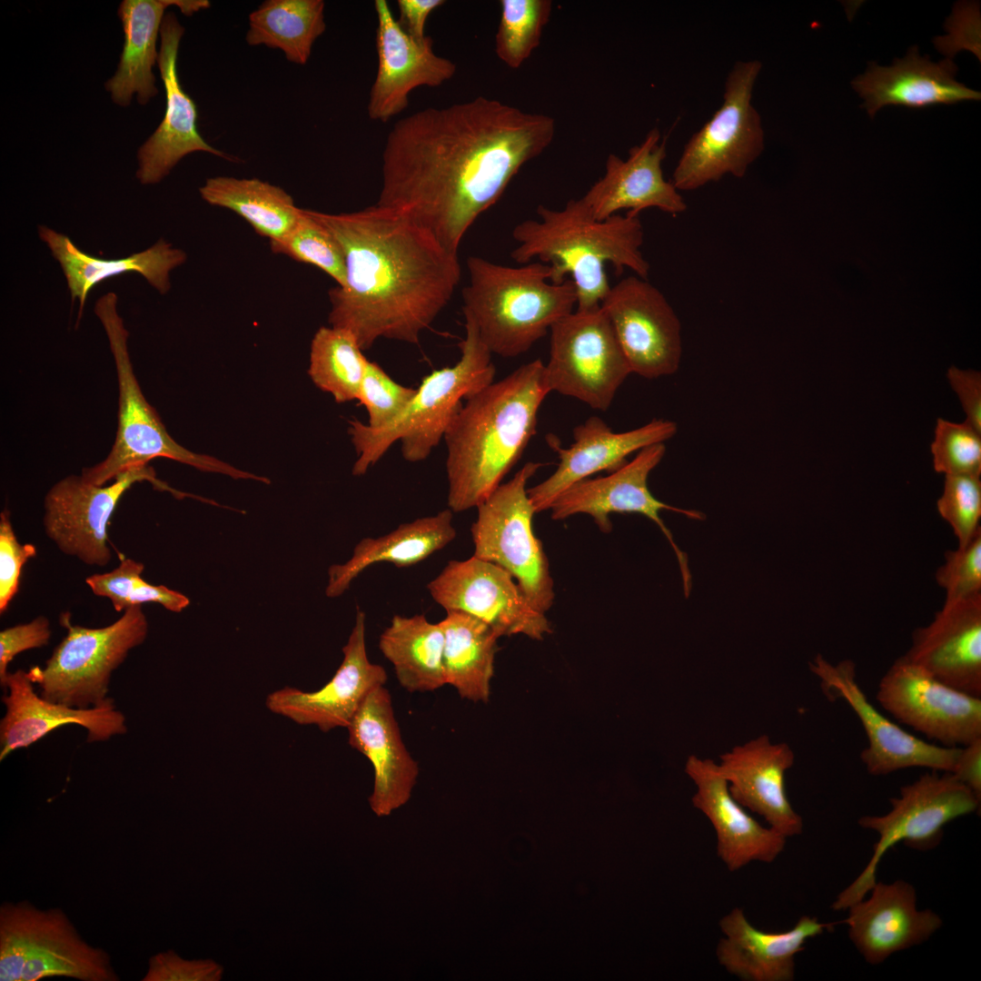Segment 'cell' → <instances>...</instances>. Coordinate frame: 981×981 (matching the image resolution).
Wrapping results in <instances>:
<instances>
[{
	"instance_id": "9c48e42d",
	"label": "cell",
	"mask_w": 981,
	"mask_h": 981,
	"mask_svg": "<svg viewBox=\"0 0 981 981\" xmlns=\"http://www.w3.org/2000/svg\"><path fill=\"white\" fill-rule=\"evenodd\" d=\"M66 976L115 981L107 953L89 946L59 909L39 910L28 902L0 908V979L36 981Z\"/></svg>"
},
{
	"instance_id": "d4e9b609",
	"label": "cell",
	"mask_w": 981,
	"mask_h": 981,
	"mask_svg": "<svg viewBox=\"0 0 981 981\" xmlns=\"http://www.w3.org/2000/svg\"><path fill=\"white\" fill-rule=\"evenodd\" d=\"M685 772L696 786L692 805L710 821L718 856L729 871L754 861L771 863L781 854L787 837L761 825L733 798L717 762L691 755Z\"/></svg>"
},
{
	"instance_id": "8fae6325",
	"label": "cell",
	"mask_w": 981,
	"mask_h": 981,
	"mask_svg": "<svg viewBox=\"0 0 981 981\" xmlns=\"http://www.w3.org/2000/svg\"><path fill=\"white\" fill-rule=\"evenodd\" d=\"M540 462L525 463L501 483L477 509L471 527L473 556L508 571L530 604L546 613L553 605L554 582L542 543L533 530L536 512L527 484Z\"/></svg>"
},
{
	"instance_id": "ba28073f",
	"label": "cell",
	"mask_w": 981,
	"mask_h": 981,
	"mask_svg": "<svg viewBox=\"0 0 981 981\" xmlns=\"http://www.w3.org/2000/svg\"><path fill=\"white\" fill-rule=\"evenodd\" d=\"M60 623L67 633L45 666L29 670L44 699L75 708H94L107 700L113 672L131 649L147 637L149 625L142 605L127 608L114 623L103 628L73 625L69 613Z\"/></svg>"
},
{
	"instance_id": "c3c4849f",
	"label": "cell",
	"mask_w": 981,
	"mask_h": 981,
	"mask_svg": "<svg viewBox=\"0 0 981 981\" xmlns=\"http://www.w3.org/2000/svg\"><path fill=\"white\" fill-rule=\"evenodd\" d=\"M36 555L35 545L21 544L15 534L10 513L0 514V613H4L19 589L24 564Z\"/></svg>"
},
{
	"instance_id": "5b68a950",
	"label": "cell",
	"mask_w": 981,
	"mask_h": 981,
	"mask_svg": "<svg viewBox=\"0 0 981 981\" xmlns=\"http://www.w3.org/2000/svg\"><path fill=\"white\" fill-rule=\"evenodd\" d=\"M467 269L463 315L492 354L512 358L525 353L576 309L573 282H552L547 263L507 266L470 256Z\"/></svg>"
},
{
	"instance_id": "7402d4cb",
	"label": "cell",
	"mask_w": 981,
	"mask_h": 981,
	"mask_svg": "<svg viewBox=\"0 0 981 981\" xmlns=\"http://www.w3.org/2000/svg\"><path fill=\"white\" fill-rule=\"evenodd\" d=\"M184 28L173 12L165 14L160 30L157 65L166 95L164 116L138 151L136 177L143 184L162 181L187 154L194 152L236 162L238 158L210 145L197 129V107L183 89L177 74L179 45Z\"/></svg>"
},
{
	"instance_id": "ee69618b",
	"label": "cell",
	"mask_w": 981,
	"mask_h": 981,
	"mask_svg": "<svg viewBox=\"0 0 981 981\" xmlns=\"http://www.w3.org/2000/svg\"><path fill=\"white\" fill-rule=\"evenodd\" d=\"M931 452L933 467L938 473L981 474V432L966 421L956 423L938 418Z\"/></svg>"
},
{
	"instance_id": "b9f144b4",
	"label": "cell",
	"mask_w": 981,
	"mask_h": 981,
	"mask_svg": "<svg viewBox=\"0 0 981 981\" xmlns=\"http://www.w3.org/2000/svg\"><path fill=\"white\" fill-rule=\"evenodd\" d=\"M144 566L133 559H123L111 571L94 574L85 582L92 592L110 600L117 612L143 603H159L173 612H181L189 599L164 585H153L142 578Z\"/></svg>"
},
{
	"instance_id": "ffe728a7",
	"label": "cell",
	"mask_w": 981,
	"mask_h": 981,
	"mask_svg": "<svg viewBox=\"0 0 981 981\" xmlns=\"http://www.w3.org/2000/svg\"><path fill=\"white\" fill-rule=\"evenodd\" d=\"M378 68L367 105L371 120L388 122L409 104L410 93L420 86L437 87L456 72L451 60L436 54L432 39H416L399 25L386 0H376Z\"/></svg>"
},
{
	"instance_id": "ac0fdd59",
	"label": "cell",
	"mask_w": 981,
	"mask_h": 981,
	"mask_svg": "<svg viewBox=\"0 0 981 981\" xmlns=\"http://www.w3.org/2000/svg\"><path fill=\"white\" fill-rule=\"evenodd\" d=\"M631 373L656 379L675 373L682 354L681 324L664 294L648 279L626 277L600 302Z\"/></svg>"
},
{
	"instance_id": "e0dca14e",
	"label": "cell",
	"mask_w": 981,
	"mask_h": 981,
	"mask_svg": "<svg viewBox=\"0 0 981 981\" xmlns=\"http://www.w3.org/2000/svg\"><path fill=\"white\" fill-rule=\"evenodd\" d=\"M432 600L446 611H461L489 625L499 636L542 639L551 632L545 613L529 601L501 567L471 556L450 560L428 585Z\"/></svg>"
},
{
	"instance_id": "4dcf8cb0",
	"label": "cell",
	"mask_w": 981,
	"mask_h": 981,
	"mask_svg": "<svg viewBox=\"0 0 981 981\" xmlns=\"http://www.w3.org/2000/svg\"><path fill=\"white\" fill-rule=\"evenodd\" d=\"M835 923L801 917L792 928L768 932L748 922L742 909L735 907L719 921L724 936L716 954L725 969L746 981H791L796 956L808 939L830 932Z\"/></svg>"
},
{
	"instance_id": "d6a6232c",
	"label": "cell",
	"mask_w": 981,
	"mask_h": 981,
	"mask_svg": "<svg viewBox=\"0 0 981 981\" xmlns=\"http://www.w3.org/2000/svg\"><path fill=\"white\" fill-rule=\"evenodd\" d=\"M38 235L59 263L72 302H79L81 319L89 292L101 282L129 272L141 274L161 294L171 289L170 272L187 260L184 251L164 239L143 252L118 259H102L80 250L65 234L46 225L38 226Z\"/></svg>"
},
{
	"instance_id": "ab89813d",
	"label": "cell",
	"mask_w": 981,
	"mask_h": 981,
	"mask_svg": "<svg viewBox=\"0 0 981 981\" xmlns=\"http://www.w3.org/2000/svg\"><path fill=\"white\" fill-rule=\"evenodd\" d=\"M362 352L350 331L322 326L311 342L310 378L338 403L357 400L369 362Z\"/></svg>"
},
{
	"instance_id": "8d00e7d4",
	"label": "cell",
	"mask_w": 981,
	"mask_h": 981,
	"mask_svg": "<svg viewBox=\"0 0 981 981\" xmlns=\"http://www.w3.org/2000/svg\"><path fill=\"white\" fill-rule=\"evenodd\" d=\"M444 635L440 623L424 615H395L379 639V649L392 664L397 680L411 693L434 691L446 685Z\"/></svg>"
},
{
	"instance_id": "7c38bea8",
	"label": "cell",
	"mask_w": 981,
	"mask_h": 981,
	"mask_svg": "<svg viewBox=\"0 0 981 981\" xmlns=\"http://www.w3.org/2000/svg\"><path fill=\"white\" fill-rule=\"evenodd\" d=\"M758 60L738 61L730 70L723 104L686 144L671 183L678 191H692L727 174L742 178L764 150L761 118L752 104Z\"/></svg>"
},
{
	"instance_id": "1f68e13d",
	"label": "cell",
	"mask_w": 981,
	"mask_h": 981,
	"mask_svg": "<svg viewBox=\"0 0 981 981\" xmlns=\"http://www.w3.org/2000/svg\"><path fill=\"white\" fill-rule=\"evenodd\" d=\"M957 67L946 59L938 63L921 56L917 46L891 66L874 62L853 82V88L864 98L865 107L873 117L887 105L924 108L937 104H954L980 100V93L967 88L955 78Z\"/></svg>"
},
{
	"instance_id": "7dc6e473",
	"label": "cell",
	"mask_w": 981,
	"mask_h": 981,
	"mask_svg": "<svg viewBox=\"0 0 981 981\" xmlns=\"http://www.w3.org/2000/svg\"><path fill=\"white\" fill-rule=\"evenodd\" d=\"M935 578L945 590V603L981 593V530L966 545L945 553Z\"/></svg>"
},
{
	"instance_id": "60d3db41",
	"label": "cell",
	"mask_w": 981,
	"mask_h": 981,
	"mask_svg": "<svg viewBox=\"0 0 981 981\" xmlns=\"http://www.w3.org/2000/svg\"><path fill=\"white\" fill-rule=\"evenodd\" d=\"M495 52L507 66L519 68L539 46L551 11L550 0H501Z\"/></svg>"
},
{
	"instance_id": "4fadbf2b",
	"label": "cell",
	"mask_w": 981,
	"mask_h": 981,
	"mask_svg": "<svg viewBox=\"0 0 981 981\" xmlns=\"http://www.w3.org/2000/svg\"><path fill=\"white\" fill-rule=\"evenodd\" d=\"M545 364L549 389L606 411L631 373L613 328L600 305L575 309L550 330Z\"/></svg>"
},
{
	"instance_id": "4316f807",
	"label": "cell",
	"mask_w": 981,
	"mask_h": 981,
	"mask_svg": "<svg viewBox=\"0 0 981 981\" xmlns=\"http://www.w3.org/2000/svg\"><path fill=\"white\" fill-rule=\"evenodd\" d=\"M903 656L946 685L981 697V593L944 603L913 631Z\"/></svg>"
},
{
	"instance_id": "db71d44e",
	"label": "cell",
	"mask_w": 981,
	"mask_h": 981,
	"mask_svg": "<svg viewBox=\"0 0 981 981\" xmlns=\"http://www.w3.org/2000/svg\"><path fill=\"white\" fill-rule=\"evenodd\" d=\"M443 0H398L400 26L416 39L426 37L424 28L431 13L442 5Z\"/></svg>"
},
{
	"instance_id": "30bf717a",
	"label": "cell",
	"mask_w": 981,
	"mask_h": 981,
	"mask_svg": "<svg viewBox=\"0 0 981 981\" xmlns=\"http://www.w3.org/2000/svg\"><path fill=\"white\" fill-rule=\"evenodd\" d=\"M976 795L949 772L931 770L911 784L901 787L899 797L891 798V809L881 816H863L858 825L875 831L878 839L863 871L831 905L846 910L863 899L877 883L878 865L888 849L903 842L908 847L928 850L942 840L944 827L979 809Z\"/></svg>"
},
{
	"instance_id": "2e32d148",
	"label": "cell",
	"mask_w": 981,
	"mask_h": 981,
	"mask_svg": "<svg viewBox=\"0 0 981 981\" xmlns=\"http://www.w3.org/2000/svg\"><path fill=\"white\" fill-rule=\"evenodd\" d=\"M666 452L665 443L640 450L636 457L605 477L587 478L562 491L550 509L552 520H564L583 513L592 517L603 532L612 529L611 513H638L653 521L665 535L678 560L684 594L689 595L691 573L688 558L674 541L671 531L660 517L663 510L679 512L692 520H702L704 514L664 503L654 497L648 486L649 475L661 461Z\"/></svg>"
},
{
	"instance_id": "681fc988",
	"label": "cell",
	"mask_w": 981,
	"mask_h": 981,
	"mask_svg": "<svg viewBox=\"0 0 981 981\" xmlns=\"http://www.w3.org/2000/svg\"><path fill=\"white\" fill-rule=\"evenodd\" d=\"M222 974L223 967L213 960H185L168 950L149 959L143 981H219Z\"/></svg>"
},
{
	"instance_id": "7a4b0ae2",
	"label": "cell",
	"mask_w": 981,
	"mask_h": 981,
	"mask_svg": "<svg viewBox=\"0 0 981 981\" xmlns=\"http://www.w3.org/2000/svg\"><path fill=\"white\" fill-rule=\"evenodd\" d=\"M309 212L344 258L346 283L328 292L330 326L350 331L362 351L380 339L419 343L460 282L458 253L400 210Z\"/></svg>"
},
{
	"instance_id": "d590c367",
	"label": "cell",
	"mask_w": 981,
	"mask_h": 981,
	"mask_svg": "<svg viewBox=\"0 0 981 981\" xmlns=\"http://www.w3.org/2000/svg\"><path fill=\"white\" fill-rule=\"evenodd\" d=\"M446 612V617L439 622L444 635L445 682L462 699L486 702L500 637L489 625L470 614Z\"/></svg>"
},
{
	"instance_id": "6da1fadb",
	"label": "cell",
	"mask_w": 981,
	"mask_h": 981,
	"mask_svg": "<svg viewBox=\"0 0 981 981\" xmlns=\"http://www.w3.org/2000/svg\"><path fill=\"white\" fill-rule=\"evenodd\" d=\"M555 120L478 96L396 122L376 204L400 210L458 253L477 218L552 143Z\"/></svg>"
},
{
	"instance_id": "816d5d0a",
	"label": "cell",
	"mask_w": 981,
	"mask_h": 981,
	"mask_svg": "<svg viewBox=\"0 0 981 981\" xmlns=\"http://www.w3.org/2000/svg\"><path fill=\"white\" fill-rule=\"evenodd\" d=\"M947 379L958 395L966 421L978 432H981V374L974 370H960L951 367Z\"/></svg>"
},
{
	"instance_id": "603a6c76",
	"label": "cell",
	"mask_w": 981,
	"mask_h": 981,
	"mask_svg": "<svg viewBox=\"0 0 981 981\" xmlns=\"http://www.w3.org/2000/svg\"><path fill=\"white\" fill-rule=\"evenodd\" d=\"M678 431L669 420H653L622 432H615L598 416L587 419L573 429V442L562 448L552 441L559 463L555 471L540 483L528 489L536 512L550 509L555 499L574 483L600 471L612 472L628 462L635 451L665 443Z\"/></svg>"
},
{
	"instance_id": "277c9868",
	"label": "cell",
	"mask_w": 981,
	"mask_h": 981,
	"mask_svg": "<svg viewBox=\"0 0 981 981\" xmlns=\"http://www.w3.org/2000/svg\"><path fill=\"white\" fill-rule=\"evenodd\" d=\"M539 219L518 223L512 237L518 243L512 259L524 264L537 260L550 269V281L571 280L576 309L598 307L610 289L606 267L616 272L625 268L648 279L649 263L641 252L644 229L639 215L627 213L595 219L581 198L570 200L560 210L539 205Z\"/></svg>"
},
{
	"instance_id": "7bdbcfd3",
	"label": "cell",
	"mask_w": 981,
	"mask_h": 981,
	"mask_svg": "<svg viewBox=\"0 0 981 981\" xmlns=\"http://www.w3.org/2000/svg\"><path fill=\"white\" fill-rule=\"evenodd\" d=\"M270 246L274 253L319 268L333 279L337 286L345 285L342 250L329 231L311 215L309 209H302L293 227L282 238L270 242Z\"/></svg>"
},
{
	"instance_id": "f6af8a7d",
	"label": "cell",
	"mask_w": 981,
	"mask_h": 981,
	"mask_svg": "<svg viewBox=\"0 0 981 981\" xmlns=\"http://www.w3.org/2000/svg\"><path fill=\"white\" fill-rule=\"evenodd\" d=\"M940 516L952 527L958 547L979 530L981 481L970 475H945L944 490L936 502Z\"/></svg>"
},
{
	"instance_id": "83f0119b",
	"label": "cell",
	"mask_w": 981,
	"mask_h": 981,
	"mask_svg": "<svg viewBox=\"0 0 981 981\" xmlns=\"http://www.w3.org/2000/svg\"><path fill=\"white\" fill-rule=\"evenodd\" d=\"M29 671L18 669L8 674L4 685L7 692L2 701L5 714L0 722V759L11 752L35 744L51 731L67 725L87 729V741H105L127 731L125 718L116 709L114 699L88 708H75L38 696Z\"/></svg>"
},
{
	"instance_id": "d6986e66",
	"label": "cell",
	"mask_w": 981,
	"mask_h": 981,
	"mask_svg": "<svg viewBox=\"0 0 981 981\" xmlns=\"http://www.w3.org/2000/svg\"><path fill=\"white\" fill-rule=\"evenodd\" d=\"M829 699H841L858 718L867 738L860 760L868 774L885 776L909 768L951 772L960 747L928 743L880 712L857 681L856 666L845 659L832 664L820 654L809 663Z\"/></svg>"
},
{
	"instance_id": "52a82bcc",
	"label": "cell",
	"mask_w": 981,
	"mask_h": 981,
	"mask_svg": "<svg viewBox=\"0 0 981 981\" xmlns=\"http://www.w3.org/2000/svg\"><path fill=\"white\" fill-rule=\"evenodd\" d=\"M114 360L118 381V426L114 442L107 457L93 467L84 468L82 478L94 485H104L124 471L166 458L205 472L233 479L264 481L263 476L239 470L217 458L189 451L167 432L157 411L144 396L135 377L128 351L129 332L117 312V296L107 292L94 306Z\"/></svg>"
},
{
	"instance_id": "f907efd6",
	"label": "cell",
	"mask_w": 981,
	"mask_h": 981,
	"mask_svg": "<svg viewBox=\"0 0 981 981\" xmlns=\"http://www.w3.org/2000/svg\"><path fill=\"white\" fill-rule=\"evenodd\" d=\"M51 638L50 621L45 616H38L28 623L6 628L0 632V684L4 687L8 664L19 653L42 648L49 643Z\"/></svg>"
},
{
	"instance_id": "484cf974",
	"label": "cell",
	"mask_w": 981,
	"mask_h": 981,
	"mask_svg": "<svg viewBox=\"0 0 981 981\" xmlns=\"http://www.w3.org/2000/svg\"><path fill=\"white\" fill-rule=\"evenodd\" d=\"M659 141L660 133L653 128L640 144L629 149L626 160L609 154L604 175L581 197L595 219L605 220L622 210L632 215L649 208L672 215L686 211L679 191L664 178L666 141Z\"/></svg>"
},
{
	"instance_id": "cb8c5ba5",
	"label": "cell",
	"mask_w": 981,
	"mask_h": 981,
	"mask_svg": "<svg viewBox=\"0 0 981 981\" xmlns=\"http://www.w3.org/2000/svg\"><path fill=\"white\" fill-rule=\"evenodd\" d=\"M868 893L847 908L843 922L849 939L870 965L926 942L942 926L936 912L917 909L916 889L907 881L877 882Z\"/></svg>"
},
{
	"instance_id": "836d02e7",
	"label": "cell",
	"mask_w": 981,
	"mask_h": 981,
	"mask_svg": "<svg viewBox=\"0 0 981 981\" xmlns=\"http://www.w3.org/2000/svg\"><path fill=\"white\" fill-rule=\"evenodd\" d=\"M172 5L191 15L210 6L207 0H124L118 9L124 33L119 64L114 76L105 83L113 101L128 106L134 94L145 104L158 94L153 67L157 63V36Z\"/></svg>"
},
{
	"instance_id": "9a60e30c",
	"label": "cell",
	"mask_w": 981,
	"mask_h": 981,
	"mask_svg": "<svg viewBox=\"0 0 981 981\" xmlns=\"http://www.w3.org/2000/svg\"><path fill=\"white\" fill-rule=\"evenodd\" d=\"M876 699L896 720L945 747L981 738V697L946 685L904 656L881 678Z\"/></svg>"
},
{
	"instance_id": "f35d334b",
	"label": "cell",
	"mask_w": 981,
	"mask_h": 981,
	"mask_svg": "<svg viewBox=\"0 0 981 981\" xmlns=\"http://www.w3.org/2000/svg\"><path fill=\"white\" fill-rule=\"evenodd\" d=\"M324 7L322 0H266L249 15L246 43L278 49L303 65L326 29Z\"/></svg>"
},
{
	"instance_id": "bcb514c9",
	"label": "cell",
	"mask_w": 981,
	"mask_h": 981,
	"mask_svg": "<svg viewBox=\"0 0 981 981\" xmlns=\"http://www.w3.org/2000/svg\"><path fill=\"white\" fill-rule=\"evenodd\" d=\"M415 393L416 389L396 382L378 363L369 361L357 400L366 409V424L380 429L395 421Z\"/></svg>"
},
{
	"instance_id": "f1b7e54d",
	"label": "cell",
	"mask_w": 981,
	"mask_h": 981,
	"mask_svg": "<svg viewBox=\"0 0 981 981\" xmlns=\"http://www.w3.org/2000/svg\"><path fill=\"white\" fill-rule=\"evenodd\" d=\"M346 728L349 744L373 767L371 808L378 817L388 816L409 800L419 768L403 743L391 697L384 686L367 696Z\"/></svg>"
},
{
	"instance_id": "74e56055",
	"label": "cell",
	"mask_w": 981,
	"mask_h": 981,
	"mask_svg": "<svg viewBox=\"0 0 981 981\" xmlns=\"http://www.w3.org/2000/svg\"><path fill=\"white\" fill-rule=\"evenodd\" d=\"M199 192L207 203L233 211L270 242L284 236L302 212L286 191L258 178L212 177Z\"/></svg>"
},
{
	"instance_id": "f546056e",
	"label": "cell",
	"mask_w": 981,
	"mask_h": 981,
	"mask_svg": "<svg viewBox=\"0 0 981 981\" xmlns=\"http://www.w3.org/2000/svg\"><path fill=\"white\" fill-rule=\"evenodd\" d=\"M719 759V770L740 805L787 838L802 833L803 818L786 792V773L795 762L788 744L773 743L768 736L761 735L735 746Z\"/></svg>"
},
{
	"instance_id": "f5cc1de1",
	"label": "cell",
	"mask_w": 981,
	"mask_h": 981,
	"mask_svg": "<svg viewBox=\"0 0 981 981\" xmlns=\"http://www.w3.org/2000/svg\"><path fill=\"white\" fill-rule=\"evenodd\" d=\"M950 773L981 800V738L960 747Z\"/></svg>"
},
{
	"instance_id": "3957f363",
	"label": "cell",
	"mask_w": 981,
	"mask_h": 981,
	"mask_svg": "<svg viewBox=\"0 0 981 981\" xmlns=\"http://www.w3.org/2000/svg\"><path fill=\"white\" fill-rule=\"evenodd\" d=\"M550 392L545 363L536 359L465 401L444 436L450 510L476 508L501 484L536 433Z\"/></svg>"
},
{
	"instance_id": "8992f818",
	"label": "cell",
	"mask_w": 981,
	"mask_h": 981,
	"mask_svg": "<svg viewBox=\"0 0 981 981\" xmlns=\"http://www.w3.org/2000/svg\"><path fill=\"white\" fill-rule=\"evenodd\" d=\"M465 336L459 343L460 360L452 366L425 376L403 412L389 425L370 428L358 420L349 421L358 458L352 474L361 476L378 462L396 441L403 459L426 460L444 439L452 420L467 400L494 382L492 353L481 341L474 324L465 320Z\"/></svg>"
},
{
	"instance_id": "44dd1931",
	"label": "cell",
	"mask_w": 981,
	"mask_h": 981,
	"mask_svg": "<svg viewBox=\"0 0 981 981\" xmlns=\"http://www.w3.org/2000/svg\"><path fill=\"white\" fill-rule=\"evenodd\" d=\"M365 613L357 609L355 623L342 648L343 659L334 676L316 691L286 687L268 695L266 707L300 725L327 732L347 728L367 696L387 681L386 670L369 660Z\"/></svg>"
},
{
	"instance_id": "5bb4252c",
	"label": "cell",
	"mask_w": 981,
	"mask_h": 981,
	"mask_svg": "<svg viewBox=\"0 0 981 981\" xmlns=\"http://www.w3.org/2000/svg\"><path fill=\"white\" fill-rule=\"evenodd\" d=\"M143 481L179 499L193 497L158 480L147 465L124 471L108 486L86 482L81 475H70L52 486L45 497L43 524L46 536L62 553L86 565L106 566L112 558L107 543L110 518L124 493Z\"/></svg>"
},
{
	"instance_id": "e575fe53",
	"label": "cell",
	"mask_w": 981,
	"mask_h": 981,
	"mask_svg": "<svg viewBox=\"0 0 981 981\" xmlns=\"http://www.w3.org/2000/svg\"><path fill=\"white\" fill-rule=\"evenodd\" d=\"M455 537L452 510L446 509L402 523L386 535L364 538L355 546L350 560L329 568L326 596H341L360 573L373 564L411 567L446 547Z\"/></svg>"
}]
</instances>
